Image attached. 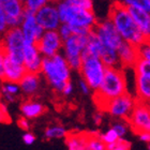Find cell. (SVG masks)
<instances>
[{"mask_svg":"<svg viewBox=\"0 0 150 150\" xmlns=\"http://www.w3.org/2000/svg\"><path fill=\"white\" fill-rule=\"evenodd\" d=\"M112 129L118 133L119 136H122V135L125 134V127L122 123H116L115 125H112Z\"/></svg>","mask_w":150,"mask_h":150,"instance_id":"34","label":"cell"},{"mask_svg":"<svg viewBox=\"0 0 150 150\" xmlns=\"http://www.w3.org/2000/svg\"><path fill=\"white\" fill-rule=\"evenodd\" d=\"M2 92H8V93L15 96L18 92V88L16 87L14 84H10L8 86H2Z\"/></svg>","mask_w":150,"mask_h":150,"instance_id":"32","label":"cell"},{"mask_svg":"<svg viewBox=\"0 0 150 150\" xmlns=\"http://www.w3.org/2000/svg\"><path fill=\"white\" fill-rule=\"evenodd\" d=\"M67 2L75 4V6H81L86 10L93 11V6H92V0H66Z\"/></svg>","mask_w":150,"mask_h":150,"instance_id":"28","label":"cell"},{"mask_svg":"<svg viewBox=\"0 0 150 150\" xmlns=\"http://www.w3.org/2000/svg\"><path fill=\"white\" fill-rule=\"evenodd\" d=\"M21 110L23 115L27 118H37L46 112V108L42 104L33 102L31 100H26L21 104Z\"/></svg>","mask_w":150,"mask_h":150,"instance_id":"21","label":"cell"},{"mask_svg":"<svg viewBox=\"0 0 150 150\" xmlns=\"http://www.w3.org/2000/svg\"><path fill=\"white\" fill-rule=\"evenodd\" d=\"M148 149H150V145H148Z\"/></svg>","mask_w":150,"mask_h":150,"instance_id":"41","label":"cell"},{"mask_svg":"<svg viewBox=\"0 0 150 150\" xmlns=\"http://www.w3.org/2000/svg\"><path fill=\"white\" fill-rule=\"evenodd\" d=\"M100 58L104 64L107 67H117L118 64H120L118 52L110 46H106V45L102 46Z\"/></svg>","mask_w":150,"mask_h":150,"instance_id":"22","label":"cell"},{"mask_svg":"<svg viewBox=\"0 0 150 150\" xmlns=\"http://www.w3.org/2000/svg\"><path fill=\"white\" fill-rule=\"evenodd\" d=\"M134 72L135 74H144L150 76V61L141 57L134 67Z\"/></svg>","mask_w":150,"mask_h":150,"instance_id":"25","label":"cell"},{"mask_svg":"<svg viewBox=\"0 0 150 150\" xmlns=\"http://www.w3.org/2000/svg\"><path fill=\"white\" fill-rule=\"evenodd\" d=\"M39 50L35 44H25L24 46V56L27 72L39 74L42 72V59L39 56Z\"/></svg>","mask_w":150,"mask_h":150,"instance_id":"16","label":"cell"},{"mask_svg":"<svg viewBox=\"0 0 150 150\" xmlns=\"http://www.w3.org/2000/svg\"><path fill=\"white\" fill-rule=\"evenodd\" d=\"M92 29L97 32L103 45L110 46L115 50H117L125 40L110 18H107L102 23L98 22Z\"/></svg>","mask_w":150,"mask_h":150,"instance_id":"8","label":"cell"},{"mask_svg":"<svg viewBox=\"0 0 150 150\" xmlns=\"http://www.w3.org/2000/svg\"><path fill=\"white\" fill-rule=\"evenodd\" d=\"M117 52L120 59V67L122 69H127V68L134 69L136 62L141 58L138 45H134L125 40H123L120 46L117 48Z\"/></svg>","mask_w":150,"mask_h":150,"instance_id":"14","label":"cell"},{"mask_svg":"<svg viewBox=\"0 0 150 150\" xmlns=\"http://www.w3.org/2000/svg\"><path fill=\"white\" fill-rule=\"evenodd\" d=\"M146 104H147L148 110H149V112H150V100H149V101H147V102H146Z\"/></svg>","mask_w":150,"mask_h":150,"instance_id":"40","label":"cell"},{"mask_svg":"<svg viewBox=\"0 0 150 150\" xmlns=\"http://www.w3.org/2000/svg\"><path fill=\"white\" fill-rule=\"evenodd\" d=\"M62 42L63 40L59 32H57L56 30H47L44 32L43 37L33 44L40 53L44 54L45 56L52 57L57 54L58 50L62 45Z\"/></svg>","mask_w":150,"mask_h":150,"instance_id":"11","label":"cell"},{"mask_svg":"<svg viewBox=\"0 0 150 150\" xmlns=\"http://www.w3.org/2000/svg\"><path fill=\"white\" fill-rule=\"evenodd\" d=\"M35 19L38 24L45 30H56L60 27V16L58 8L54 4H45L35 12Z\"/></svg>","mask_w":150,"mask_h":150,"instance_id":"12","label":"cell"},{"mask_svg":"<svg viewBox=\"0 0 150 150\" xmlns=\"http://www.w3.org/2000/svg\"><path fill=\"white\" fill-rule=\"evenodd\" d=\"M88 132H67L66 144L71 150L87 149Z\"/></svg>","mask_w":150,"mask_h":150,"instance_id":"18","label":"cell"},{"mask_svg":"<svg viewBox=\"0 0 150 150\" xmlns=\"http://www.w3.org/2000/svg\"><path fill=\"white\" fill-rule=\"evenodd\" d=\"M125 122L130 125L133 133L138 136L146 132L150 133V112L146 102L135 98L134 108Z\"/></svg>","mask_w":150,"mask_h":150,"instance_id":"7","label":"cell"},{"mask_svg":"<svg viewBox=\"0 0 150 150\" xmlns=\"http://www.w3.org/2000/svg\"><path fill=\"white\" fill-rule=\"evenodd\" d=\"M127 81L125 72L117 67L105 66V73L102 84L96 89L92 97L96 106L100 112H105L110 101L127 93Z\"/></svg>","mask_w":150,"mask_h":150,"instance_id":"1","label":"cell"},{"mask_svg":"<svg viewBox=\"0 0 150 150\" xmlns=\"http://www.w3.org/2000/svg\"><path fill=\"white\" fill-rule=\"evenodd\" d=\"M0 110H1V121L4 122V123H10V122H11V118H10L9 114H8V110H6V105L1 104Z\"/></svg>","mask_w":150,"mask_h":150,"instance_id":"30","label":"cell"},{"mask_svg":"<svg viewBox=\"0 0 150 150\" xmlns=\"http://www.w3.org/2000/svg\"><path fill=\"white\" fill-rule=\"evenodd\" d=\"M108 18L114 23L125 41L138 46L147 42L145 35L129 12L128 6L122 1H114L110 4Z\"/></svg>","mask_w":150,"mask_h":150,"instance_id":"2","label":"cell"},{"mask_svg":"<svg viewBox=\"0 0 150 150\" xmlns=\"http://www.w3.org/2000/svg\"><path fill=\"white\" fill-rule=\"evenodd\" d=\"M101 121H102V114H96L94 115V122L97 123V125H101Z\"/></svg>","mask_w":150,"mask_h":150,"instance_id":"38","label":"cell"},{"mask_svg":"<svg viewBox=\"0 0 150 150\" xmlns=\"http://www.w3.org/2000/svg\"><path fill=\"white\" fill-rule=\"evenodd\" d=\"M19 85H21L22 91L26 96H28V97L35 96L38 88H39V77H38V74L27 72L25 76L23 77L22 81L19 83Z\"/></svg>","mask_w":150,"mask_h":150,"instance_id":"20","label":"cell"},{"mask_svg":"<svg viewBox=\"0 0 150 150\" xmlns=\"http://www.w3.org/2000/svg\"><path fill=\"white\" fill-rule=\"evenodd\" d=\"M50 0H25L24 2V10L25 11H31V12H37L42 6L47 4Z\"/></svg>","mask_w":150,"mask_h":150,"instance_id":"24","label":"cell"},{"mask_svg":"<svg viewBox=\"0 0 150 150\" xmlns=\"http://www.w3.org/2000/svg\"><path fill=\"white\" fill-rule=\"evenodd\" d=\"M136 99L147 102L150 100V76L144 74H135Z\"/></svg>","mask_w":150,"mask_h":150,"instance_id":"19","label":"cell"},{"mask_svg":"<svg viewBox=\"0 0 150 150\" xmlns=\"http://www.w3.org/2000/svg\"><path fill=\"white\" fill-rule=\"evenodd\" d=\"M79 73L90 88H93L96 90L102 84L105 73V64L99 57L86 55L83 56V63L79 69Z\"/></svg>","mask_w":150,"mask_h":150,"instance_id":"5","label":"cell"},{"mask_svg":"<svg viewBox=\"0 0 150 150\" xmlns=\"http://www.w3.org/2000/svg\"><path fill=\"white\" fill-rule=\"evenodd\" d=\"M71 92H72V84H71V81H69L68 85L66 86V88H64V90H63L62 93L66 94V96H69Z\"/></svg>","mask_w":150,"mask_h":150,"instance_id":"36","label":"cell"},{"mask_svg":"<svg viewBox=\"0 0 150 150\" xmlns=\"http://www.w3.org/2000/svg\"><path fill=\"white\" fill-rule=\"evenodd\" d=\"M131 148V144L129 142L122 139L119 137L115 143H112L110 145H107L106 149H112V150H129Z\"/></svg>","mask_w":150,"mask_h":150,"instance_id":"26","label":"cell"},{"mask_svg":"<svg viewBox=\"0 0 150 150\" xmlns=\"http://www.w3.org/2000/svg\"><path fill=\"white\" fill-rule=\"evenodd\" d=\"M23 141H24V143H25L26 145H31L35 143V135L31 134V133H26V134L23 136Z\"/></svg>","mask_w":150,"mask_h":150,"instance_id":"33","label":"cell"},{"mask_svg":"<svg viewBox=\"0 0 150 150\" xmlns=\"http://www.w3.org/2000/svg\"><path fill=\"white\" fill-rule=\"evenodd\" d=\"M135 105V97L133 98L131 94L127 92L119 97L112 99L107 104L106 110L105 112H110V115L119 117L121 119H125V121L131 115L132 110Z\"/></svg>","mask_w":150,"mask_h":150,"instance_id":"10","label":"cell"},{"mask_svg":"<svg viewBox=\"0 0 150 150\" xmlns=\"http://www.w3.org/2000/svg\"><path fill=\"white\" fill-rule=\"evenodd\" d=\"M25 44V35L22 28H19L18 26H15V27H10L4 31L0 48L6 50H24Z\"/></svg>","mask_w":150,"mask_h":150,"instance_id":"15","label":"cell"},{"mask_svg":"<svg viewBox=\"0 0 150 150\" xmlns=\"http://www.w3.org/2000/svg\"><path fill=\"white\" fill-rule=\"evenodd\" d=\"M101 137H102V141L104 142V144L107 146V145H110V144H112V143H115L120 136H119L118 133L112 128L110 131L107 132L106 134L101 135Z\"/></svg>","mask_w":150,"mask_h":150,"instance_id":"27","label":"cell"},{"mask_svg":"<svg viewBox=\"0 0 150 150\" xmlns=\"http://www.w3.org/2000/svg\"><path fill=\"white\" fill-rule=\"evenodd\" d=\"M79 86H81V90H83V92H84L85 94L89 93V85H88V83L86 81H85L84 78H81V81H79Z\"/></svg>","mask_w":150,"mask_h":150,"instance_id":"35","label":"cell"},{"mask_svg":"<svg viewBox=\"0 0 150 150\" xmlns=\"http://www.w3.org/2000/svg\"><path fill=\"white\" fill-rule=\"evenodd\" d=\"M1 67V81L9 84H19L27 73L25 64H19L10 59L9 57L1 54L0 56Z\"/></svg>","mask_w":150,"mask_h":150,"instance_id":"9","label":"cell"},{"mask_svg":"<svg viewBox=\"0 0 150 150\" xmlns=\"http://www.w3.org/2000/svg\"><path fill=\"white\" fill-rule=\"evenodd\" d=\"M67 131L64 128L60 127V125H55L52 128H47L45 130V137L50 139V138H61L66 137Z\"/></svg>","mask_w":150,"mask_h":150,"instance_id":"23","label":"cell"},{"mask_svg":"<svg viewBox=\"0 0 150 150\" xmlns=\"http://www.w3.org/2000/svg\"><path fill=\"white\" fill-rule=\"evenodd\" d=\"M87 35H81L76 33H73L72 35H70L68 39L63 41L67 60L72 69L78 70V71L81 69V63H83L81 53L87 45Z\"/></svg>","mask_w":150,"mask_h":150,"instance_id":"6","label":"cell"},{"mask_svg":"<svg viewBox=\"0 0 150 150\" xmlns=\"http://www.w3.org/2000/svg\"><path fill=\"white\" fill-rule=\"evenodd\" d=\"M61 23H68L71 26H79L85 28H93L98 21L94 17L93 11L86 10L81 6L71 4L63 0L58 4Z\"/></svg>","mask_w":150,"mask_h":150,"instance_id":"4","label":"cell"},{"mask_svg":"<svg viewBox=\"0 0 150 150\" xmlns=\"http://www.w3.org/2000/svg\"><path fill=\"white\" fill-rule=\"evenodd\" d=\"M38 22L35 19V13L24 10V19L22 23V30L25 35L26 44H33L35 38Z\"/></svg>","mask_w":150,"mask_h":150,"instance_id":"17","label":"cell"},{"mask_svg":"<svg viewBox=\"0 0 150 150\" xmlns=\"http://www.w3.org/2000/svg\"><path fill=\"white\" fill-rule=\"evenodd\" d=\"M61 1H63V0H50V2H56V3H59Z\"/></svg>","mask_w":150,"mask_h":150,"instance_id":"39","label":"cell"},{"mask_svg":"<svg viewBox=\"0 0 150 150\" xmlns=\"http://www.w3.org/2000/svg\"><path fill=\"white\" fill-rule=\"evenodd\" d=\"M70 68L68 60L58 54L52 57L46 56L42 59V72L54 89L59 92H63L70 81Z\"/></svg>","mask_w":150,"mask_h":150,"instance_id":"3","label":"cell"},{"mask_svg":"<svg viewBox=\"0 0 150 150\" xmlns=\"http://www.w3.org/2000/svg\"><path fill=\"white\" fill-rule=\"evenodd\" d=\"M0 8L4 11L8 27H15L24 19V2L21 0H0Z\"/></svg>","mask_w":150,"mask_h":150,"instance_id":"13","label":"cell"},{"mask_svg":"<svg viewBox=\"0 0 150 150\" xmlns=\"http://www.w3.org/2000/svg\"><path fill=\"white\" fill-rule=\"evenodd\" d=\"M142 141L147 142V143H150V133L149 132H146V133H143V134L139 135Z\"/></svg>","mask_w":150,"mask_h":150,"instance_id":"37","label":"cell"},{"mask_svg":"<svg viewBox=\"0 0 150 150\" xmlns=\"http://www.w3.org/2000/svg\"><path fill=\"white\" fill-rule=\"evenodd\" d=\"M59 33H60V35H61V38H62L63 41L66 40V39H68L70 35H73L71 26H70L68 23H62L59 27Z\"/></svg>","mask_w":150,"mask_h":150,"instance_id":"29","label":"cell"},{"mask_svg":"<svg viewBox=\"0 0 150 150\" xmlns=\"http://www.w3.org/2000/svg\"><path fill=\"white\" fill-rule=\"evenodd\" d=\"M27 118V117H26ZM25 117H19L17 119V125H18L19 128L24 130V131H28L29 128H30V125H29V122L27 121V119Z\"/></svg>","mask_w":150,"mask_h":150,"instance_id":"31","label":"cell"}]
</instances>
